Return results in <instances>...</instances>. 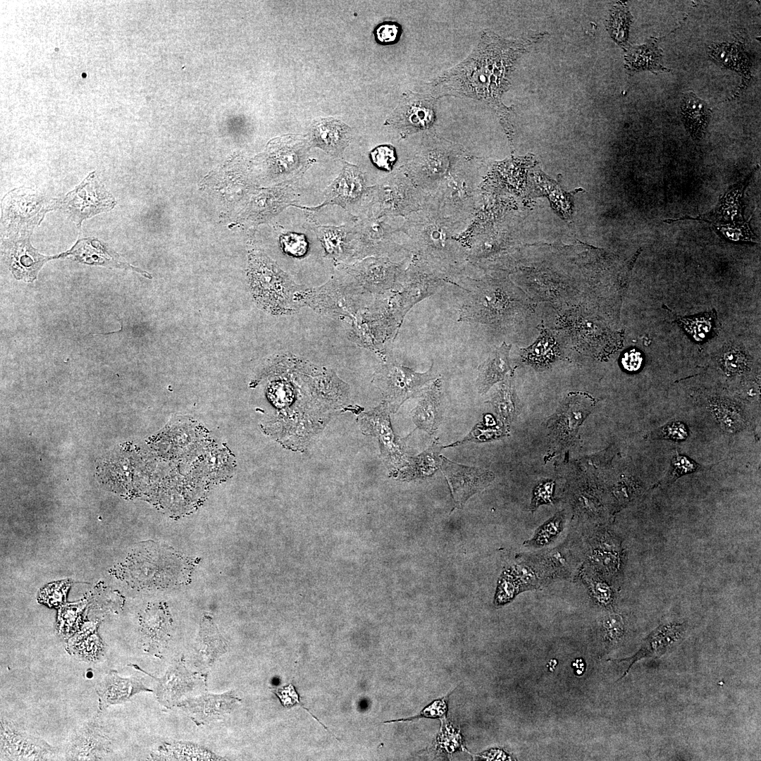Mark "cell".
Wrapping results in <instances>:
<instances>
[{"label": "cell", "instance_id": "6da1fadb", "mask_svg": "<svg viewBox=\"0 0 761 761\" xmlns=\"http://www.w3.org/2000/svg\"><path fill=\"white\" fill-rule=\"evenodd\" d=\"M545 35L544 32L521 39H507L491 30H483L466 58L428 83L430 94L437 99L454 96L482 101L509 131L512 110L503 104L502 95L509 87L518 59Z\"/></svg>", "mask_w": 761, "mask_h": 761}, {"label": "cell", "instance_id": "7a4b0ae2", "mask_svg": "<svg viewBox=\"0 0 761 761\" xmlns=\"http://www.w3.org/2000/svg\"><path fill=\"white\" fill-rule=\"evenodd\" d=\"M467 297L458 321L502 324L511 321L520 305L518 295L507 285L485 280H468L464 285Z\"/></svg>", "mask_w": 761, "mask_h": 761}, {"label": "cell", "instance_id": "3957f363", "mask_svg": "<svg viewBox=\"0 0 761 761\" xmlns=\"http://www.w3.org/2000/svg\"><path fill=\"white\" fill-rule=\"evenodd\" d=\"M431 365L426 373H418L406 366L392 364L383 367L375 378L383 394L396 410L409 397L417 394L434 377Z\"/></svg>", "mask_w": 761, "mask_h": 761}, {"label": "cell", "instance_id": "277c9868", "mask_svg": "<svg viewBox=\"0 0 761 761\" xmlns=\"http://www.w3.org/2000/svg\"><path fill=\"white\" fill-rule=\"evenodd\" d=\"M437 100L430 93L407 91L402 95L389 122L405 133L428 128L435 118Z\"/></svg>", "mask_w": 761, "mask_h": 761}, {"label": "cell", "instance_id": "5b68a950", "mask_svg": "<svg viewBox=\"0 0 761 761\" xmlns=\"http://www.w3.org/2000/svg\"><path fill=\"white\" fill-rule=\"evenodd\" d=\"M1 752L4 760H49L54 749L44 741L27 734L11 723L1 724Z\"/></svg>", "mask_w": 761, "mask_h": 761}, {"label": "cell", "instance_id": "8992f818", "mask_svg": "<svg viewBox=\"0 0 761 761\" xmlns=\"http://www.w3.org/2000/svg\"><path fill=\"white\" fill-rule=\"evenodd\" d=\"M441 469L450 485L455 501L461 504L484 488L494 478L490 471L460 465L445 457H442Z\"/></svg>", "mask_w": 761, "mask_h": 761}, {"label": "cell", "instance_id": "52a82bcc", "mask_svg": "<svg viewBox=\"0 0 761 761\" xmlns=\"http://www.w3.org/2000/svg\"><path fill=\"white\" fill-rule=\"evenodd\" d=\"M240 701V699L233 691H228L221 694L205 693L186 698L178 706L197 725H201L223 719Z\"/></svg>", "mask_w": 761, "mask_h": 761}, {"label": "cell", "instance_id": "ba28073f", "mask_svg": "<svg viewBox=\"0 0 761 761\" xmlns=\"http://www.w3.org/2000/svg\"><path fill=\"white\" fill-rule=\"evenodd\" d=\"M364 192V183L361 171L357 166L345 163L338 176L326 189L324 202L317 207L301 209L315 210L327 204H336L349 209L360 199Z\"/></svg>", "mask_w": 761, "mask_h": 761}, {"label": "cell", "instance_id": "9c48e42d", "mask_svg": "<svg viewBox=\"0 0 761 761\" xmlns=\"http://www.w3.org/2000/svg\"><path fill=\"white\" fill-rule=\"evenodd\" d=\"M195 674L185 667L182 659L175 662L159 679L156 695L158 701L166 708L178 706L182 698L196 686Z\"/></svg>", "mask_w": 761, "mask_h": 761}, {"label": "cell", "instance_id": "30bf717a", "mask_svg": "<svg viewBox=\"0 0 761 761\" xmlns=\"http://www.w3.org/2000/svg\"><path fill=\"white\" fill-rule=\"evenodd\" d=\"M228 650V643L220 633L213 619L204 615L193 648V660L199 669L206 671Z\"/></svg>", "mask_w": 761, "mask_h": 761}, {"label": "cell", "instance_id": "8fae6325", "mask_svg": "<svg viewBox=\"0 0 761 761\" xmlns=\"http://www.w3.org/2000/svg\"><path fill=\"white\" fill-rule=\"evenodd\" d=\"M142 691H152L147 688L137 678H123L117 672L111 671L99 683L97 689L99 707L102 710L109 705L125 702Z\"/></svg>", "mask_w": 761, "mask_h": 761}, {"label": "cell", "instance_id": "7c38bea8", "mask_svg": "<svg viewBox=\"0 0 761 761\" xmlns=\"http://www.w3.org/2000/svg\"><path fill=\"white\" fill-rule=\"evenodd\" d=\"M111 752V738L95 723L83 728L69 748L70 760H97Z\"/></svg>", "mask_w": 761, "mask_h": 761}, {"label": "cell", "instance_id": "4fadbf2b", "mask_svg": "<svg viewBox=\"0 0 761 761\" xmlns=\"http://www.w3.org/2000/svg\"><path fill=\"white\" fill-rule=\"evenodd\" d=\"M682 626L683 624L679 623L661 624L644 639L641 648L635 655L631 657L619 660H612L617 662L626 661L629 662L628 668L618 680L624 677L628 674L632 665L638 660L650 656H657L662 654V652L664 651L668 646L679 638L681 632L682 631Z\"/></svg>", "mask_w": 761, "mask_h": 761}, {"label": "cell", "instance_id": "5bb4252c", "mask_svg": "<svg viewBox=\"0 0 761 761\" xmlns=\"http://www.w3.org/2000/svg\"><path fill=\"white\" fill-rule=\"evenodd\" d=\"M171 622L168 610L161 605L147 611L142 621L146 651L161 655L169 641Z\"/></svg>", "mask_w": 761, "mask_h": 761}, {"label": "cell", "instance_id": "9a60e30c", "mask_svg": "<svg viewBox=\"0 0 761 761\" xmlns=\"http://www.w3.org/2000/svg\"><path fill=\"white\" fill-rule=\"evenodd\" d=\"M311 136L316 146L338 156L349 144V128L339 120L324 118L314 123Z\"/></svg>", "mask_w": 761, "mask_h": 761}, {"label": "cell", "instance_id": "2e32d148", "mask_svg": "<svg viewBox=\"0 0 761 761\" xmlns=\"http://www.w3.org/2000/svg\"><path fill=\"white\" fill-rule=\"evenodd\" d=\"M511 347L504 342L479 366L476 382L480 393L486 392L493 384L512 373L509 361Z\"/></svg>", "mask_w": 761, "mask_h": 761}, {"label": "cell", "instance_id": "e0dca14e", "mask_svg": "<svg viewBox=\"0 0 761 761\" xmlns=\"http://www.w3.org/2000/svg\"><path fill=\"white\" fill-rule=\"evenodd\" d=\"M443 281L441 279L426 276L409 278L405 283L398 299V315L400 321H402L405 314L414 305L435 294L443 285Z\"/></svg>", "mask_w": 761, "mask_h": 761}, {"label": "cell", "instance_id": "ac0fdd59", "mask_svg": "<svg viewBox=\"0 0 761 761\" xmlns=\"http://www.w3.org/2000/svg\"><path fill=\"white\" fill-rule=\"evenodd\" d=\"M540 335L535 342L519 349L522 361L536 369L547 367L559 356L556 340L543 323L538 326Z\"/></svg>", "mask_w": 761, "mask_h": 761}, {"label": "cell", "instance_id": "d6986e66", "mask_svg": "<svg viewBox=\"0 0 761 761\" xmlns=\"http://www.w3.org/2000/svg\"><path fill=\"white\" fill-rule=\"evenodd\" d=\"M588 558L593 567L605 575L617 574L622 562L619 546L610 536H605L593 541Z\"/></svg>", "mask_w": 761, "mask_h": 761}, {"label": "cell", "instance_id": "ffe728a7", "mask_svg": "<svg viewBox=\"0 0 761 761\" xmlns=\"http://www.w3.org/2000/svg\"><path fill=\"white\" fill-rule=\"evenodd\" d=\"M312 228L328 255L338 259L349 252L352 248L354 226L349 223L338 226L315 225Z\"/></svg>", "mask_w": 761, "mask_h": 761}, {"label": "cell", "instance_id": "44dd1931", "mask_svg": "<svg viewBox=\"0 0 761 761\" xmlns=\"http://www.w3.org/2000/svg\"><path fill=\"white\" fill-rule=\"evenodd\" d=\"M681 113L684 125L695 141L704 135L710 118L707 105L693 92L684 94Z\"/></svg>", "mask_w": 761, "mask_h": 761}, {"label": "cell", "instance_id": "7402d4cb", "mask_svg": "<svg viewBox=\"0 0 761 761\" xmlns=\"http://www.w3.org/2000/svg\"><path fill=\"white\" fill-rule=\"evenodd\" d=\"M67 651L85 661L98 660L104 655V645L93 625L86 626L70 639Z\"/></svg>", "mask_w": 761, "mask_h": 761}, {"label": "cell", "instance_id": "603a6c76", "mask_svg": "<svg viewBox=\"0 0 761 761\" xmlns=\"http://www.w3.org/2000/svg\"><path fill=\"white\" fill-rule=\"evenodd\" d=\"M292 144L283 146L273 158L276 173L291 178V180L303 173L305 168L304 147Z\"/></svg>", "mask_w": 761, "mask_h": 761}, {"label": "cell", "instance_id": "cb8c5ba5", "mask_svg": "<svg viewBox=\"0 0 761 761\" xmlns=\"http://www.w3.org/2000/svg\"><path fill=\"white\" fill-rule=\"evenodd\" d=\"M353 271L364 283L376 288L388 287L394 280V270L387 262L371 260L361 263Z\"/></svg>", "mask_w": 761, "mask_h": 761}, {"label": "cell", "instance_id": "d4e9b609", "mask_svg": "<svg viewBox=\"0 0 761 761\" xmlns=\"http://www.w3.org/2000/svg\"><path fill=\"white\" fill-rule=\"evenodd\" d=\"M661 51L653 43L633 47L626 56V66L630 70H666L661 64Z\"/></svg>", "mask_w": 761, "mask_h": 761}, {"label": "cell", "instance_id": "484cf974", "mask_svg": "<svg viewBox=\"0 0 761 761\" xmlns=\"http://www.w3.org/2000/svg\"><path fill=\"white\" fill-rule=\"evenodd\" d=\"M439 397L440 382L437 380L423 393L414 410L416 423L428 432L433 429Z\"/></svg>", "mask_w": 761, "mask_h": 761}, {"label": "cell", "instance_id": "4316f807", "mask_svg": "<svg viewBox=\"0 0 761 761\" xmlns=\"http://www.w3.org/2000/svg\"><path fill=\"white\" fill-rule=\"evenodd\" d=\"M710 55L718 63L743 75L748 73V61L742 49L735 43L720 44L710 49Z\"/></svg>", "mask_w": 761, "mask_h": 761}, {"label": "cell", "instance_id": "83f0119b", "mask_svg": "<svg viewBox=\"0 0 761 761\" xmlns=\"http://www.w3.org/2000/svg\"><path fill=\"white\" fill-rule=\"evenodd\" d=\"M717 314L714 310L690 317L676 316L678 323L697 342L707 340L713 332Z\"/></svg>", "mask_w": 761, "mask_h": 761}, {"label": "cell", "instance_id": "f1b7e54d", "mask_svg": "<svg viewBox=\"0 0 761 761\" xmlns=\"http://www.w3.org/2000/svg\"><path fill=\"white\" fill-rule=\"evenodd\" d=\"M87 240L81 241L75 245L73 252H72L77 258L82 261L87 262L88 264H110L116 265L123 268H131L135 271L143 273L145 276H148V273L143 272L139 269H137L130 265L118 261L115 256H111L105 251L103 247L99 245V247H94V242Z\"/></svg>", "mask_w": 761, "mask_h": 761}, {"label": "cell", "instance_id": "f546056e", "mask_svg": "<svg viewBox=\"0 0 761 761\" xmlns=\"http://www.w3.org/2000/svg\"><path fill=\"white\" fill-rule=\"evenodd\" d=\"M564 523V514L557 512L536 529L533 537L525 542V545L537 548L548 545L562 532Z\"/></svg>", "mask_w": 761, "mask_h": 761}, {"label": "cell", "instance_id": "4dcf8cb0", "mask_svg": "<svg viewBox=\"0 0 761 761\" xmlns=\"http://www.w3.org/2000/svg\"><path fill=\"white\" fill-rule=\"evenodd\" d=\"M631 16L623 4H617L611 11L608 21V30L611 37L620 46L624 47L628 39Z\"/></svg>", "mask_w": 761, "mask_h": 761}, {"label": "cell", "instance_id": "1f68e13d", "mask_svg": "<svg viewBox=\"0 0 761 761\" xmlns=\"http://www.w3.org/2000/svg\"><path fill=\"white\" fill-rule=\"evenodd\" d=\"M85 602L69 604L63 607L58 612V630L63 637H68L78 629Z\"/></svg>", "mask_w": 761, "mask_h": 761}, {"label": "cell", "instance_id": "d6a6232c", "mask_svg": "<svg viewBox=\"0 0 761 761\" xmlns=\"http://www.w3.org/2000/svg\"><path fill=\"white\" fill-rule=\"evenodd\" d=\"M593 600L600 605L607 607L614 600V592L610 585L598 576H588L585 579Z\"/></svg>", "mask_w": 761, "mask_h": 761}, {"label": "cell", "instance_id": "836d02e7", "mask_svg": "<svg viewBox=\"0 0 761 761\" xmlns=\"http://www.w3.org/2000/svg\"><path fill=\"white\" fill-rule=\"evenodd\" d=\"M401 34V25L394 21L383 22L378 25L373 31L376 42L383 45L396 43Z\"/></svg>", "mask_w": 761, "mask_h": 761}, {"label": "cell", "instance_id": "e575fe53", "mask_svg": "<svg viewBox=\"0 0 761 761\" xmlns=\"http://www.w3.org/2000/svg\"><path fill=\"white\" fill-rule=\"evenodd\" d=\"M68 583L60 582L49 585L40 593L39 600L41 602L49 607H56L61 605L66 598Z\"/></svg>", "mask_w": 761, "mask_h": 761}, {"label": "cell", "instance_id": "d590c367", "mask_svg": "<svg viewBox=\"0 0 761 761\" xmlns=\"http://www.w3.org/2000/svg\"><path fill=\"white\" fill-rule=\"evenodd\" d=\"M372 162L378 168L390 171L396 161L395 148L390 144L376 147L370 152Z\"/></svg>", "mask_w": 761, "mask_h": 761}, {"label": "cell", "instance_id": "8d00e7d4", "mask_svg": "<svg viewBox=\"0 0 761 761\" xmlns=\"http://www.w3.org/2000/svg\"><path fill=\"white\" fill-rule=\"evenodd\" d=\"M555 481H543L536 486L533 493L531 508L536 509L540 505L550 504L553 500Z\"/></svg>", "mask_w": 761, "mask_h": 761}, {"label": "cell", "instance_id": "74e56055", "mask_svg": "<svg viewBox=\"0 0 761 761\" xmlns=\"http://www.w3.org/2000/svg\"><path fill=\"white\" fill-rule=\"evenodd\" d=\"M280 242L284 251L293 256H302L307 249V243L302 235H285L281 237Z\"/></svg>", "mask_w": 761, "mask_h": 761}, {"label": "cell", "instance_id": "f35d334b", "mask_svg": "<svg viewBox=\"0 0 761 761\" xmlns=\"http://www.w3.org/2000/svg\"><path fill=\"white\" fill-rule=\"evenodd\" d=\"M688 435V431L682 422H672L657 431L656 436L660 438L672 440H683Z\"/></svg>", "mask_w": 761, "mask_h": 761}, {"label": "cell", "instance_id": "ab89813d", "mask_svg": "<svg viewBox=\"0 0 761 761\" xmlns=\"http://www.w3.org/2000/svg\"><path fill=\"white\" fill-rule=\"evenodd\" d=\"M672 464L674 466L672 474V480H676L682 475L693 473L701 469V467L694 461L679 454L673 458Z\"/></svg>", "mask_w": 761, "mask_h": 761}, {"label": "cell", "instance_id": "60d3db41", "mask_svg": "<svg viewBox=\"0 0 761 761\" xmlns=\"http://www.w3.org/2000/svg\"><path fill=\"white\" fill-rule=\"evenodd\" d=\"M725 370L731 373H739L746 367L745 355L737 350H729L725 353L723 359Z\"/></svg>", "mask_w": 761, "mask_h": 761}, {"label": "cell", "instance_id": "b9f144b4", "mask_svg": "<svg viewBox=\"0 0 761 761\" xmlns=\"http://www.w3.org/2000/svg\"><path fill=\"white\" fill-rule=\"evenodd\" d=\"M447 697L433 701L426 707L419 715L405 719L404 720L414 719L420 717L440 718L444 717L447 712Z\"/></svg>", "mask_w": 761, "mask_h": 761}, {"label": "cell", "instance_id": "7bdbcfd3", "mask_svg": "<svg viewBox=\"0 0 761 761\" xmlns=\"http://www.w3.org/2000/svg\"><path fill=\"white\" fill-rule=\"evenodd\" d=\"M603 626L607 636L613 639L619 638L624 631L623 620L618 614H612L607 617L604 620Z\"/></svg>", "mask_w": 761, "mask_h": 761}, {"label": "cell", "instance_id": "ee69618b", "mask_svg": "<svg viewBox=\"0 0 761 761\" xmlns=\"http://www.w3.org/2000/svg\"><path fill=\"white\" fill-rule=\"evenodd\" d=\"M642 363V354L635 349L626 352L621 358V364L624 369L630 372L638 371L641 368Z\"/></svg>", "mask_w": 761, "mask_h": 761}, {"label": "cell", "instance_id": "f6af8a7d", "mask_svg": "<svg viewBox=\"0 0 761 761\" xmlns=\"http://www.w3.org/2000/svg\"><path fill=\"white\" fill-rule=\"evenodd\" d=\"M273 691L277 695L285 707H290L295 703L300 704L299 695L292 684L283 688L273 689Z\"/></svg>", "mask_w": 761, "mask_h": 761}]
</instances>
